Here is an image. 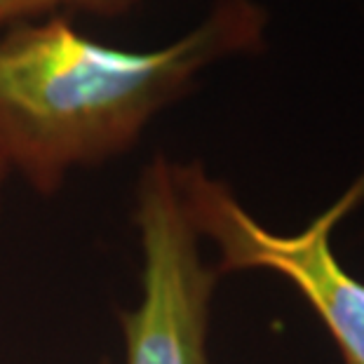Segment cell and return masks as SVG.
<instances>
[{"label": "cell", "mask_w": 364, "mask_h": 364, "mask_svg": "<svg viewBox=\"0 0 364 364\" xmlns=\"http://www.w3.org/2000/svg\"><path fill=\"white\" fill-rule=\"evenodd\" d=\"M10 174H12V169L7 165L3 149H0V207H3V188H5V181L10 179Z\"/></svg>", "instance_id": "5b68a950"}, {"label": "cell", "mask_w": 364, "mask_h": 364, "mask_svg": "<svg viewBox=\"0 0 364 364\" xmlns=\"http://www.w3.org/2000/svg\"><path fill=\"white\" fill-rule=\"evenodd\" d=\"M176 181L198 237L216 247L221 275L268 270L294 284L338 348L343 364H364V282L338 261L331 235L364 200V169L355 183L306 228L275 233L257 221L233 188L203 162H176Z\"/></svg>", "instance_id": "7a4b0ae2"}, {"label": "cell", "mask_w": 364, "mask_h": 364, "mask_svg": "<svg viewBox=\"0 0 364 364\" xmlns=\"http://www.w3.org/2000/svg\"><path fill=\"white\" fill-rule=\"evenodd\" d=\"M141 0H0V28L52 17L59 10H71L95 17H125Z\"/></svg>", "instance_id": "277c9868"}, {"label": "cell", "mask_w": 364, "mask_h": 364, "mask_svg": "<svg viewBox=\"0 0 364 364\" xmlns=\"http://www.w3.org/2000/svg\"><path fill=\"white\" fill-rule=\"evenodd\" d=\"M257 0H216L203 21L156 50H122L68 17L21 21L0 36V149L38 196H57L75 169L106 165L141 141L200 73L266 45Z\"/></svg>", "instance_id": "6da1fadb"}, {"label": "cell", "mask_w": 364, "mask_h": 364, "mask_svg": "<svg viewBox=\"0 0 364 364\" xmlns=\"http://www.w3.org/2000/svg\"><path fill=\"white\" fill-rule=\"evenodd\" d=\"M134 196L141 294L118 315L125 364H209V315L219 273L200 254L176 160L153 156Z\"/></svg>", "instance_id": "3957f363"}]
</instances>
